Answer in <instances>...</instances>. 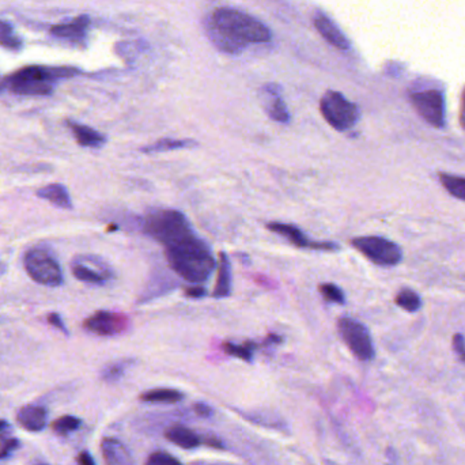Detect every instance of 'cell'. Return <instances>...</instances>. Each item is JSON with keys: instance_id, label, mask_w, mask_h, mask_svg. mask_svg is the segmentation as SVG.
<instances>
[{"instance_id": "cell-18", "label": "cell", "mask_w": 465, "mask_h": 465, "mask_svg": "<svg viewBox=\"0 0 465 465\" xmlns=\"http://www.w3.org/2000/svg\"><path fill=\"white\" fill-rule=\"evenodd\" d=\"M232 294V265L225 252L219 253L218 275L213 295L215 298H226Z\"/></svg>"}, {"instance_id": "cell-22", "label": "cell", "mask_w": 465, "mask_h": 465, "mask_svg": "<svg viewBox=\"0 0 465 465\" xmlns=\"http://www.w3.org/2000/svg\"><path fill=\"white\" fill-rule=\"evenodd\" d=\"M89 26V18L87 16H79L71 23H62L52 28V34L60 38H71L77 40L82 37Z\"/></svg>"}, {"instance_id": "cell-10", "label": "cell", "mask_w": 465, "mask_h": 465, "mask_svg": "<svg viewBox=\"0 0 465 465\" xmlns=\"http://www.w3.org/2000/svg\"><path fill=\"white\" fill-rule=\"evenodd\" d=\"M83 326L97 336H117L128 331L129 319L123 313L98 310L85 320Z\"/></svg>"}, {"instance_id": "cell-14", "label": "cell", "mask_w": 465, "mask_h": 465, "mask_svg": "<svg viewBox=\"0 0 465 465\" xmlns=\"http://www.w3.org/2000/svg\"><path fill=\"white\" fill-rule=\"evenodd\" d=\"M48 420V411L43 405L29 404L22 407L16 414V422L31 433H40L46 429Z\"/></svg>"}, {"instance_id": "cell-35", "label": "cell", "mask_w": 465, "mask_h": 465, "mask_svg": "<svg viewBox=\"0 0 465 465\" xmlns=\"http://www.w3.org/2000/svg\"><path fill=\"white\" fill-rule=\"evenodd\" d=\"M453 348H454V351H456V354L459 356V358L465 363V341L463 335H460V333L454 335Z\"/></svg>"}, {"instance_id": "cell-3", "label": "cell", "mask_w": 465, "mask_h": 465, "mask_svg": "<svg viewBox=\"0 0 465 465\" xmlns=\"http://www.w3.org/2000/svg\"><path fill=\"white\" fill-rule=\"evenodd\" d=\"M79 70L74 67H41L29 65L3 79L4 86L21 95H49L53 92L55 80L75 77Z\"/></svg>"}, {"instance_id": "cell-31", "label": "cell", "mask_w": 465, "mask_h": 465, "mask_svg": "<svg viewBox=\"0 0 465 465\" xmlns=\"http://www.w3.org/2000/svg\"><path fill=\"white\" fill-rule=\"evenodd\" d=\"M0 46L9 49H19L22 43L13 34L11 26L3 21H0Z\"/></svg>"}, {"instance_id": "cell-21", "label": "cell", "mask_w": 465, "mask_h": 465, "mask_svg": "<svg viewBox=\"0 0 465 465\" xmlns=\"http://www.w3.org/2000/svg\"><path fill=\"white\" fill-rule=\"evenodd\" d=\"M37 195H38V198L55 204L59 208H64V210L73 208L71 196H70L67 188L62 184H50V186H44V188L38 189Z\"/></svg>"}, {"instance_id": "cell-13", "label": "cell", "mask_w": 465, "mask_h": 465, "mask_svg": "<svg viewBox=\"0 0 465 465\" xmlns=\"http://www.w3.org/2000/svg\"><path fill=\"white\" fill-rule=\"evenodd\" d=\"M260 98L263 102L264 110L267 112L269 119L282 124H287L290 122V113L283 101L282 90L278 85H265L262 89Z\"/></svg>"}, {"instance_id": "cell-16", "label": "cell", "mask_w": 465, "mask_h": 465, "mask_svg": "<svg viewBox=\"0 0 465 465\" xmlns=\"http://www.w3.org/2000/svg\"><path fill=\"white\" fill-rule=\"evenodd\" d=\"M314 26L317 28V31H320V34L326 38L331 46L341 49V50H346V49L350 48V43H348L347 37L335 25V22L331 21L326 14H323L320 11L316 14V16H314Z\"/></svg>"}, {"instance_id": "cell-25", "label": "cell", "mask_w": 465, "mask_h": 465, "mask_svg": "<svg viewBox=\"0 0 465 465\" xmlns=\"http://www.w3.org/2000/svg\"><path fill=\"white\" fill-rule=\"evenodd\" d=\"M196 144L195 141L189 139H162L158 140L156 143H153L144 149H141L143 153L151 154V153H165V151H171V150H180V149H188Z\"/></svg>"}, {"instance_id": "cell-37", "label": "cell", "mask_w": 465, "mask_h": 465, "mask_svg": "<svg viewBox=\"0 0 465 465\" xmlns=\"http://www.w3.org/2000/svg\"><path fill=\"white\" fill-rule=\"evenodd\" d=\"M184 294L189 298H193V299H199V298H203L207 295V290L202 287V286H193V287H186L184 289Z\"/></svg>"}, {"instance_id": "cell-17", "label": "cell", "mask_w": 465, "mask_h": 465, "mask_svg": "<svg viewBox=\"0 0 465 465\" xmlns=\"http://www.w3.org/2000/svg\"><path fill=\"white\" fill-rule=\"evenodd\" d=\"M165 437L171 444L183 449H195L202 444L201 435L196 434L193 430H191L184 424H173L166 430Z\"/></svg>"}, {"instance_id": "cell-28", "label": "cell", "mask_w": 465, "mask_h": 465, "mask_svg": "<svg viewBox=\"0 0 465 465\" xmlns=\"http://www.w3.org/2000/svg\"><path fill=\"white\" fill-rule=\"evenodd\" d=\"M82 420L73 417V415H64L62 418L56 419L52 423V430L59 435H68L70 433L77 432L78 429L80 427Z\"/></svg>"}, {"instance_id": "cell-41", "label": "cell", "mask_w": 465, "mask_h": 465, "mask_svg": "<svg viewBox=\"0 0 465 465\" xmlns=\"http://www.w3.org/2000/svg\"><path fill=\"white\" fill-rule=\"evenodd\" d=\"M9 427H10V424L7 423V420H3V419H0V437H1V435H4L6 430H9Z\"/></svg>"}, {"instance_id": "cell-42", "label": "cell", "mask_w": 465, "mask_h": 465, "mask_svg": "<svg viewBox=\"0 0 465 465\" xmlns=\"http://www.w3.org/2000/svg\"><path fill=\"white\" fill-rule=\"evenodd\" d=\"M460 122H461V125L465 129V92L464 95H463V105H461V116H460Z\"/></svg>"}, {"instance_id": "cell-33", "label": "cell", "mask_w": 465, "mask_h": 465, "mask_svg": "<svg viewBox=\"0 0 465 465\" xmlns=\"http://www.w3.org/2000/svg\"><path fill=\"white\" fill-rule=\"evenodd\" d=\"M19 448V441L16 438H6L1 441V447H0V460H4L7 457L11 456V453L14 450Z\"/></svg>"}, {"instance_id": "cell-2", "label": "cell", "mask_w": 465, "mask_h": 465, "mask_svg": "<svg viewBox=\"0 0 465 465\" xmlns=\"http://www.w3.org/2000/svg\"><path fill=\"white\" fill-rule=\"evenodd\" d=\"M165 257L178 277L195 284L207 282L217 265L210 245L196 232L165 247Z\"/></svg>"}, {"instance_id": "cell-29", "label": "cell", "mask_w": 465, "mask_h": 465, "mask_svg": "<svg viewBox=\"0 0 465 465\" xmlns=\"http://www.w3.org/2000/svg\"><path fill=\"white\" fill-rule=\"evenodd\" d=\"M395 302L397 306L403 308L407 311H417L422 306L420 296L412 290H402L399 294L396 295Z\"/></svg>"}, {"instance_id": "cell-4", "label": "cell", "mask_w": 465, "mask_h": 465, "mask_svg": "<svg viewBox=\"0 0 465 465\" xmlns=\"http://www.w3.org/2000/svg\"><path fill=\"white\" fill-rule=\"evenodd\" d=\"M143 228L164 248L193 234L188 218L177 210H156L143 220Z\"/></svg>"}, {"instance_id": "cell-19", "label": "cell", "mask_w": 465, "mask_h": 465, "mask_svg": "<svg viewBox=\"0 0 465 465\" xmlns=\"http://www.w3.org/2000/svg\"><path fill=\"white\" fill-rule=\"evenodd\" d=\"M186 395L178 389L156 388L140 393L139 400L147 404H176L183 402Z\"/></svg>"}, {"instance_id": "cell-36", "label": "cell", "mask_w": 465, "mask_h": 465, "mask_svg": "<svg viewBox=\"0 0 465 465\" xmlns=\"http://www.w3.org/2000/svg\"><path fill=\"white\" fill-rule=\"evenodd\" d=\"M193 411L201 417V418H211V415L214 414L211 405L205 403H195L193 404Z\"/></svg>"}, {"instance_id": "cell-26", "label": "cell", "mask_w": 465, "mask_h": 465, "mask_svg": "<svg viewBox=\"0 0 465 465\" xmlns=\"http://www.w3.org/2000/svg\"><path fill=\"white\" fill-rule=\"evenodd\" d=\"M222 348L228 356L238 358L241 360H245L250 363V362H253V353H255L256 344L252 341L244 343V344H235L232 341H226L222 344Z\"/></svg>"}, {"instance_id": "cell-15", "label": "cell", "mask_w": 465, "mask_h": 465, "mask_svg": "<svg viewBox=\"0 0 465 465\" xmlns=\"http://www.w3.org/2000/svg\"><path fill=\"white\" fill-rule=\"evenodd\" d=\"M101 451L107 465H135L131 451L117 438L105 437L101 441Z\"/></svg>"}, {"instance_id": "cell-34", "label": "cell", "mask_w": 465, "mask_h": 465, "mask_svg": "<svg viewBox=\"0 0 465 465\" xmlns=\"http://www.w3.org/2000/svg\"><path fill=\"white\" fill-rule=\"evenodd\" d=\"M48 323L50 326L58 328L59 331H62L63 333L68 335V329H67V326L64 324V320H63L62 316L59 313H49L48 314Z\"/></svg>"}, {"instance_id": "cell-20", "label": "cell", "mask_w": 465, "mask_h": 465, "mask_svg": "<svg viewBox=\"0 0 465 465\" xmlns=\"http://www.w3.org/2000/svg\"><path fill=\"white\" fill-rule=\"evenodd\" d=\"M68 127L73 131L78 143L80 146H83V147L98 149V147H102L107 143V138L101 132L93 129L92 127L79 124V123H74V122H68Z\"/></svg>"}, {"instance_id": "cell-1", "label": "cell", "mask_w": 465, "mask_h": 465, "mask_svg": "<svg viewBox=\"0 0 465 465\" xmlns=\"http://www.w3.org/2000/svg\"><path fill=\"white\" fill-rule=\"evenodd\" d=\"M205 31L214 46L228 53H240L249 44L271 40V31L260 21L232 9H219L205 22Z\"/></svg>"}, {"instance_id": "cell-32", "label": "cell", "mask_w": 465, "mask_h": 465, "mask_svg": "<svg viewBox=\"0 0 465 465\" xmlns=\"http://www.w3.org/2000/svg\"><path fill=\"white\" fill-rule=\"evenodd\" d=\"M144 465H183V463L177 457L171 456V453L158 450L147 457Z\"/></svg>"}, {"instance_id": "cell-6", "label": "cell", "mask_w": 465, "mask_h": 465, "mask_svg": "<svg viewBox=\"0 0 465 465\" xmlns=\"http://www.w3.org/2000/svg\"><path fill=\"white\" fill-rule=\"evenodd\" d=\"M25 269L31 279L44 286L58 287L63 284L62 267L58 260L46 249L36 248L29 250L23 259Z\"/></svg>"}, {"instance_id": "cell-8", "label": "cell", "mask_w": 465, "mask_h": 465, "mask_svg": "<svg viewBox=\"0 0 465 465\" xmlns=\"http://www.w3.org/2000/svg\"><path fill=\"white\" fill-rule=\"evenodd\" d=\"M338 331L346 346L359 360H372L375 350L372 335L366 326L351 317H341L338 321Z\"/></svg>"}, {"instance_id": "cell-30", "label": "cell", "mask_w": 465, "mask_h": 465, "mask_svg": "<svg viewBox=\"0 0 465 465\" xmlns=\"http://www.w3.org/2000/svg\"><path fill=\"white\" fill-rule=\"evenodd\" d=\"M319 292H320V294L324 296V299L329 301V302L339 304V305H343L346 302V295L343 293V290H341L339 286H336L333 283H323V284H320Z\"/></svg>"}, {"instance_id": "cell-24", "label": "cell", "mask_w": 465, "mask_h": 465, "mask_svg": "<svg viewBox=\"0 0 465 465\" xmlns=\"http://www.w3.org/2000/svg\"><path fill=\"white\" fill-rule=\"evenodd\" d=\"M242 417L248 419L249 422H252L253 424H262L264 427L286 432V422L279 418L278 415H274L271 412L256 411V412H250V414H242Z\"/></svg>"}, {"instance_id": "cell-23", "label": "cell", "mask_w": 465, "mask_h": 465, "mask_svg": "<svg viewBox=\"0 0 465 465\" xmlns=\"http://www.w3.org/2000/svg\"><path fill=\"white\" fill-rule=\"evenodd\" d=\"M135 363L134 359H120V360H116V362H112L107 365L102 372H101V378L102 381L105 383H117L119 380L123 378L127 370Z\"/></svg>"}, {"instance_id": "cell-27", "label": "cell", "mask_w": 465, "mask_h": 465, "mask_svg": "<svg viewBox=\"0 0 465 465\" xmlns=\"http://www.w3.org/2000/svg\"><path fill=\"white\" fill-rule=\"evenodd\" d=\"M439 181L451 196L465 202V177L439 173Z\"/></svg>"}, {"instance_id": "cell-43", "label": "cell", "mask_w": 465, "mask_h": 465, "mask_svg": "<svg viewBox=\"0 0 465 465\" xmlns=\"http://www.w3.org/2000/svg\"><path fill=\"white\" fill-rule=\"evenodd\" d=\"M41 465H46V464H41Z\"/></svg>"}, {"instance_id": "cell-39", "label": "cell", "mask_w": 465, "mask_h": 465, "mask_svg": "<svg viewBox=\"0 0 465 465\" xmlns=\"http://www.w3.org/2000/svg\"><path fill=\"white\" fill-rule=\"evenodd\" d=\"M205 444H207L208 447H211V448H215V449H223V448H225L223 444H222V441L218 439L215 437L207 438V439H205Z\"/></svg>"}, {"instance_id": "cell-40", "label": "cell", "mask_w": 465, "mask_h": 465, "mask_svg": "<svg viewBox=\"0 0 465 465\" xmlns=\"http://www.w3.org/2000/svg\"><path fill=\"white\" fill-rule=\"evenodd\" d=\"M282 341H283L282 336L275 335V333H271V335L267 336V339L264 341V344H267V346H269V344H279Z\"/></svg>"}, {"instance_id": "cell-7", "label": "cell", "mask_w": 465, "mask_h": 465, "mask_svg": "<svg viewBox=\"0 0 465 465\" xmlns=\"http://www.w3.org/2000/svg\"><path fill=\"white\" fill-rule=\"evenodd\" d=\"M351 245L366 259L380 267H393L402 262L403 253L397 244L378 235L357 237Z\"/></svg>"}, {"instance_id": "cell-38", "label": "cell", "mask_w": 465, "mask_h": 465, "mask_svg": "<svg viewBox=\"0 0 465 465\" xmlns=\"http://www.w3.org/2000/svg\"><path fill=\"white\" fill-rule=\"evenodd\" d=\"M77 463L78 465H95L93 456L89 451H86V450H83V451H80L78 454Z\"/></svg>"}, {"instance_id": "cell-11", "label": "cell", "mask_w": 465, "mask_h": 465, "mask_svg": "<svg viewBox=\"0 0 465 465\" xmlns=\"http://www.w3.org/2000/svg\"><path fill=\"white\" fill-rule=\"evenodd\" d=\"M411 102L420 117L435 128L444 127L445 123V102L444 95L438 90H426L411 94Z\"/></svg>"}, {"instance_id": "cell-9", "label": "cell", "mask_w": 465, "mask_h": 465, "mask_svg": "<svg viewBox=\"0 0 465 465\" xmlns=\"http://www.w3.org/2000/svg\"><path fill=\"white\" fill-rule=\"evenodd\" d=\"M71 269L78 280L95 286H104L114 277L108 264L97 256H78L71 264Z\"/></svg>"}, {"instance_id": "cell-5", "label": "cell", "mask_w": 465, "mask_h": 465, "mask_svg": "<svg viewBox=\"0 0 465 465\" xmlns=\"http://www.w3.org/2000/svg\"><path fill=\"white\" fill-rule=\"evenodd\" d=\"M320 110L326 123L336 131H347L357 124L359 109L338 92H326L320 102Z\"/></svg>"}, {"instance_id": "cell-12", "label": "cell", "mask_w": 465, "mask_h": 465, "mask_svg": "<svg viewBox=\"0 0 465 465\" xmlns=\"http://www.w3.org/2000/svg\"><path fill=\"white\" fill-rule=\"evenodd\" d=\"M267 229L269 232H275L280 237L286 238L290 244H293L296 248L301 249H313V250H324V252H333L339 250V245L335 242H319V241H311L305 235L299 228L292 223H283V222H271L267 223Z\"/></svg>"}]
</instances>
